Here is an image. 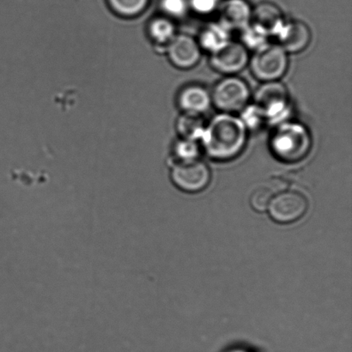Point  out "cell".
I'll return each mask as SVG.
<instances>
[{"label":"cell","mask_w":352,"mask_h":352,"mask_svg":"<svg viewBox=\"0 0 352 352\" xmlns=\"http://www.w3.org/2000/svg\"><path fill=\"white\" fill-rule=\"evenodd\" d=\"M170 179L181 191L198 193L208 188L212 181V171L203 160L174 161L171 165Z\"/></svg>","instance_id":"cell-6"},{"label":"cell","mask_w":352,"mask_h":352,"mask_svg":"<svg viewBox=\"0 0 352 352\" xmlns=\"http://www.w3.org/2000/svg\"><path fill=\"white\" fill-rule=\"evenodd\" d=\"M149 34L151 39L160 46L167 47L177 34L173 21L167 16H161L151 21Z\"/></svg>","instance_id":"cell-16"},{"label":"cell","mask_w":352,"mask_h":352,"mask_svg":"<svg viewBox=\"0 0 352 352\" xmlns=\"http://www.w3.org/2000/svg\"><path fill=\"white\" fill-rule=\"evenodd\" d=\"M212 103L220 113L241 112L251 98L250 87L236 75L226 76L214 85L210 91Z\"/></svg>","instance_id":"cell-5"},{"label":"cell","mask_w":352,"mask_h":352,"mask_svg":"<svg viewBox=\"0 0 352 352\" xmlns=\"http://www.w3.org/2000/svg\"><path fill=\"white\" fill-rule=\"evenodd\" d=\"M175 127L181 139L199 142L206 129V123L201 116L182 113L176 120Z\"/></svg>","instance_id":"cell-15"},{"label":"cell","mask_w":352,"mask_h":352,"mask_svg":"<svg viewBox=\"0 0 352 352\" xmlns=\"http://www.w3.org/2000/svg\"><path fill=\"white\" fill-rule=\"evenodd\" d=\"M276 38L279 46L284 48L286 53L298 54L309 46L312 34L309 27L302 21H285Z\"/></svg>","instance_id":"cell-11"},{"label":"cell","mask_w":352,"mask_h":352,"mask_svg":"<svg viewBox=\"0 0 352 352\" xmlns=\"http://www.w3.org/2000/svg\"><path fill=\"white\" fill-rule=\"evenodd\" d=\"M240 119L250 132H255L265 125H268L263 113L254 103H248L240 112Z\"/></svg>","instance_id":"cell-18"},{"label":"cell","mask_w":352,"mask_h":352,"mask_svg":"<svg viewBox=\"0 0 352 352\" xmlns=\"http://www.w3.org/2000/svg\"><path fill=\"white\" fill-rule=\"evenodd\" d=\"M248 67L261 82L280 80L288 71L289 54L278 43H267L254 51Z\"/></svg>","instance_id":"cell-4"},{"label":"cell","mask_w":352,"mask_h":352,"mask_svg":"<svg viewBox=\"0 0 352 352\" xmlns=\"http://www.w3.org/2000/svg\"><path fill=\"white\" fill-rule=\"evenodd\" d=\"M274 193L267 186H260L251 193L250 204L255 212H265L267 210Z\"/></svg>","instance_id":"cell-21"},{"label":"cell","mask_w":352,"mask_h":352,"mask_svg":"<svg viewBox=\"0 0 352 352\" xmlns=\"http://www.w3.org/2000/svg\"><path fill=\"white\" fill-rule=\"evenodd\" d=\"M201 151L199 142L179 138L173 147L175 161L186 162L199 160Z\"/></svg>","instance_id":"cell-17"},{"label":"cell","mask_w":352,"mask_h":352,"mask_svg":"<svg viewBox=\"0 0 352 352\" xmlns=\"http://www.w3.org/2000/svg\"><path fill=\"white\" fill-rule=\"evenodd\" d=\"M166 52L171 64L181 70L195 67L202 56L198 41L188 34H176L166 47Z\"/></svg>","instance_id":"cell-9"},{"label":"cell","mask_w":352,"mask_h":352,"mask_svg":"<svg viewBox=\"0 0 352 352\" xmlns=\"http://www.w3.org/2000/svg\"><path fill=\"white\" fill-rule=\"evenodd\" d=\"M240 43L243 45L248 50H256L258 47L268 43L269 38L262 34L260 30L253 25L247 26L240 31Z\"/></svg>","instance_id":"cell-20"},{"label":"cell","mask_w":352,"mask_h":352,"mask_svg":"<svg viewBox=\"0 0 352 352\" xmlns=\"http://www.w3.org/2000/svg\"><path fill=\"white\" fill-rule=\"evenodd\" d=\"M177 105L182 113L202 116L212 105L210 91L200 85H186L178 93Z\"/></svg>","instance_id":"cell-12"},{"label":"cell","mask_w":352,"mask_h":352,"mask_svg":"<svg viewBox=\"0 0 352 352\" xmlns=\"http://www.w3.org/2000/svg\"><path fill=\"white\" fill-rule=\"evenodd\" d=\"M230 32L219 22L210 23L202 28L196 39L202 51L212 54L230 41Z\"/></svg>","instance_id":"cell-14"},{"label":"cell","mask_w":352,"mask_h":352,"mask_svg":"<svg viewBox=\"0 0 352 352\" xmlns=\"http://www.w3.org/2000/svg\"><path fill=\"white\" fill-rule=\"evenodd\" d=\"M189 10L201 16H208L219 10L221 0H188Z\"/></svg>","instance_id":"cell-23"},{"label":"cell","mask_w":352,"mask_h":352,"mask_svg":"<svg viewBox=\"0 0 352 352\" xmlns=\"http://www.w3.org/2000/svg\"><path fill=\"white\" fill-rule=\"evenodd\" d=\"M110 6L119 15L134 16L146 8L149 0H109Z\"/></svg>","instance_id":"cell-19"},{"label":"cell","mask_w":352,"mask_h":352,"mask_svg":"<svg viewBox=\"0 0 352 352\" xmlns=\"http://www.w3.org/2000/svg\"><path fill=\"white\" fill-rule=\"evenodd\" d=\"M248 131L240 117L220 113L206 124L199 143L210 160L227 162L239 157L246 147Z\"/></svg>","instance_id":"cell-1"},{"label":"cell","mask_w":352,"mask_h":352,"mask_svg":"<svg viewBox=\"0 0 352 352\" xmlns=\"http://www.w3.org/2000/svg\"><path fill=\"white\" fill-rule=\"evenodd\" d=\"M285 23L284 14L274 3L264 1L252 8L251 25L268 38L277 36Z\"/></svg>","instance_id":"cell-10"},{"label":"cell","mask_w":352,"mask_h":352,"mask_svg":"<svg viewBox=\"0 0 352 352\" xmlns=\"http://www.w3.org/2000/svg\"><path fill=\"white\" fill-rule=\"evenodd\" d=\"M219 22L228 30H243L250 25L252 7L246 0H226L219 7Z\"/></svg>","instance_id":"cell-13"},{"label":"cell","mask_w":352,"mask_h":352,"mask_svg":"<svg viewBox=\"0 0 352 352\" xmlns=\"http://www.w3.org/2000/svg\"><path fill=\"white\" fill-rule=\"evenodd\" d=\"M312 144V135L308 127L291 120L274 126L269 139L272 156L285 164H296L305 160Z\"/></svg>","instance_id":"cell-2"},{"label":"cell","mask_w":352,"mask_h":352,"mask_svg":"<svg viewBox=\"0 0 352 352\" xmlns=\"http://www.w3.org/2000/svg\"><path fill=\"white\" fill-rule=\"evenodd\" d=\"M309 200L296 190H283L274 195L268 207L269 216L278 224L298 222L308 212Z\"/></svg>","instance_id":"cell-7"},{"label":"cell","mask_w":352,"mask_h":352,"mask_svg":"<svg viewBox=\"0 0 352 352\" xmlns=\"http://www.w3.org/2000/svg\"><path fill=\"white\" fill-rule=\"evenodd\" d=\"M161 8L168 19H181L189 10L188 0H161Z\"/></svg>","instance_id":"cell-22"},{"label":"cell","mask_w":352,"mask_h":352,"mask_svg":"<svg viewBox=\"0 0 352 352\" xmlns=\"http://www.w3.org/2000/svg\"><path fill=\"white\" fill-rule=\"evenodd\" d=\"M255 105L261 110L268 125L289 120L291 115V96L287 86L280 80L262 82L253 98Z\"/></svg>","instance_id":"cell-3"},{"label":"cell","mask_w":352,"mask_h":352,"mask_svg":"<svg viewBox=\"0 0 352 352\" xmlns=\"http://www.w3.org/2000/svg\"><path fill=\"white\" fill-rule=\"evenodd\" d=\"M250 55L240 41H229L222 47L210 54V65L224 76L239 74L248 65Z\"/></svg>","instance_id":"cell-8"}]
</instances>
